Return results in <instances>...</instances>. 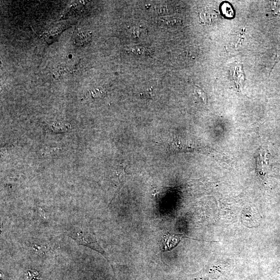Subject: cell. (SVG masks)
I'll use <instances>...</instances> for the list:
<instances>
[{"label": "cell", "mask_w": 280, "mask_h": 280, "mask_svg": "<svg viewBox=\"0 0 280 280\" xmlns=\"http://www.w3.org/2000/svg\"><path fill=\"white\" fill-rule=\"evenodd\" d=\"M65 235L76 241L78 245L85 246L94 250L106 258H108L106 252L103 250L96 238L89 232L84 230L82 228L74 227L67 230Z\"/></svg>", "instance_id": "cell-1"}, {"label": "cell", "mask_w": 280, "mask_h": 280, "mask_svg": "<svg viewBox=\"0 0 280 280\" xmlns=\"http://www.w3.org/2000/svg\"><path fill=\"white\" fill-rule=\"evenodd\" d=\"M230 74L238 89H240L245 81V74L242 64L237 62L233 64L230 70Z\"/></svg>", "instance_id": "cell-2"}, {"label": "cell", "mask_w": 280, "mask_h": 280, "mask_svg": "<svg viewBox=\"0 0 280 280\" xmlns=\"http://www.w3.org/2000/svg\"><path fill=\"white\" fill-rule=\"evenodd\" d=\"M128 52L130 53L138 55H149L152 54V50L143 46H135L130 49Z\"/></svg>", "instance_id": "cell-3"}, {"label": "cell", "mask_w": 280, "mask_h": 280, "mask_svg": "<svg viewBox=\"0 0 280 280\" xmlns=\"http://www.w3.org/2000/svg\"><path fill=\"white\" fill-rule=\"evenodd\" d=\"M162 23L167 26H175L179 25L180 21L178 19L171 17H164L160 18Z\"/></svg>", "instance_id": "cell-4"}, {"label": "cell", "mask_w": 280, "mask_h": 280, "mask_svg": "<svg viewBox=\"0 0 280 280\" xmlns=\"http://www.w3.org/2000/svg\"><path fill=\"white\" fill-rule=\"evenodd\" d=\"M223 14L227 17H232L233 15V10L231 6L228 3H224L222 6Z\"/></svg>", "instance_id": "cell-5"}, {"label": "cell", "mask_w": 280, "mask_h": 280, "mask_svg": "<svg viewBox=\"0 0 280 280\" xmlns=\"http://www.w3.org/2000/svg\"><path fill=\"white\" fill-rule=\"evenodd\" d=\"M195 92L197 93L199 97L202 100L204 104H206L208 98L205 93L201 88L198 86H195Z\"/></svg>", "instance_id": "cell-6"}, {"label": "cell", "mask_w": 280, "mask_h": 280, "mask_svg": "<svg viewBox=\"0 0 280 280\" xmlns=\"http://www.w3.org/2000/svg\"><path fill=\"white\" fill-rule=\"evenodd\" d=\"M144 30L142 28H135L133 30V34L135 37H139L141 36L142 33L143 32Z\"/></svg>", "instance_id": "cell-7"}, {"label": "cell", "mask_w": 280, "mask_h": 280, "mask_svg": "<svg viewBox=\"0 0 280 280\" xmlns=\"http://www.w3.org/2000/svg\"><path fill=\"white\" fill-rule=\"evenodd\" d=\"M103 90H104V89L102 88L95 89L92 91L91 94L93 96V97H98L103 94Z\"/></svg>", "instance_id": "cell-8"}, {"label": "cell", "mask_w": 280, "mask_h": 280, "mask_svg": "<svg viewBox=\"0 0 280 280\" xmlns=\"http://www.w3.org/2000/svg\"><path fill=\"white\" fill-rule=\"evenodd\" d=\"M153 95V90L152 89L146 90L144 92L141 93V96H143L144 97L148 98L152 97Z\"/></svg>", "instance_id": "cell-9"}]
</instances>
